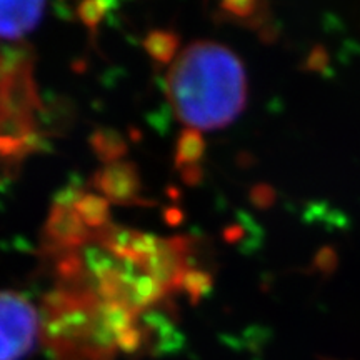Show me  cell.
<instances>
[{
  "label": "cell",
  "mask_w": 360,
  "mask_h": 360,
  "mask_svg": "<svg viewBox=\"0 0 360 360\" xmlns=\"http://www.w3.org/2000/svg\"><path fill=\"white\" fill-rule=\"evenodd\" d=\"M44 236L53 250L69 252L84 247L94 237V232L82 222L74 207L53 204L45 222Z\"/></svg>",
  "instance_id": "5"
},
{
  "label": "cell",
  "mask_w": 360,
  "mask_h": 360,
  "mask_svg": "<svg viewBox=\"0 0 360 360\" xmlns=\"http://www.w3.org/2000/svg\"><path fill=\"white\" fill-rule=\"evenodd\" d=\"M42 339V321L32 304L15 292H0V360L25 359Z\"/></svg>",
  "instance_id": "2"
},
{
  "label": "cell",
  "mask_w": 360,
  "mask_h": 360,
  "mask_svg": "<svg viewBox=\"0 0 360 360\" xmlns=\"http://www.w3.org/2000/svg\"><path fill=\"white\" fill-rule=\"evenodd\" d=\"M260 7H262V4L247 2V0H229V2L220 4V8H222L225 15L236 20L249 22V24H252V22L257 24L260 15H262L259 12Z\"/></svg>",
  "instance_id": "13"
},
{
  "label": "cell",
  "mask_w": 360,
  "mask_h": 360,
  "mask_svg": "<svg viewBox=\"0 0 360 360\" xmlns=\"http://www.w3.org/2000/svg\"><path fill=\"white\" fill-rule=\"evenodd\" d=\"M85 270H87L85 259L79 254L77 250L62 252L60 257L57 259L56 272L57 276L67 283H75L77 281H80Z\"/></svg>",
  "instance_id": "12"
},
{
  "label": "cell",
  "mask_w": 360,
  "mask_h": 360,
  "mask_svg": "<svg viewBox=\"0 0 360 360\" xmlns=\"http://www.w3.org/2000/svg\"><path fill=\"white\" fill-rule=\"evenodd\" d=\"M94 187L102 193L109 202L122 205H147L142 202L141 193L142 182L137 165L132 162L120 160L115 164L103 165L94 175Z\"/></svg>",
  "instance_id": "4"
},
{
  "label": "cell",
  "mask_w": 360,
  "mask_h": 360,
  "mask_svg": "<svg viewBox=\"0 0 360 360\" xmlns=\"http://www.w3.org/2000/svg\"><path fill=\"white\" fill-rule=\"evenodd\" d=\"M187 237H174L159 242V247L147 260L142 272L159 282L165 292L182 289L184 276L187 274Z\"/></svg>",
  "instance_id": "3"
},
{
  "label": "cell",
  "mask_w": 360,
  "mask_h": 360,
  "mask_svg": "<svg viewBox=\"0 0 360 360\" xmlns=\"http://www.w3.org/2000/svg\"><path fill=\"white\" fill-rule=\"evenodd\" d=\"M180 45V37L170 30H152L143 40V47L148 56L159 64H169L175 60Z\"/></svg>",
  "instance_id": "9"
},
{
  "label": "cell",
  "mask_w": 360,
  "mask_h": 360,
  "mask_svg": "<svg viewBox=\"0 0 360 360\" xmlns=\"http://www.w3.org/2000/svg\"><path fill=\"white\" fill-rule=\"evenodd\" d=\"M164 219L169 225H172V227H177L179 224H182L184 214H182V210L177 209V207H169V209L164 210Z\"/></svg>",
  "instance_id": "18"
},
{
  "label": "cell",
  "mask_w": 360,
  "mask_h": 360,
  "mask_svg": "<svg viewBox=\"0 0 360 360\" xmlns=\"http://www.w3.org/2000/svg\"><path fill=\"white\" fill-rule=\"evenodd\" d=\"M202 177H204V170H202L199 164L187 165V167L182 169V180L187 186H199L202 182Z\"/></svg>",
  "instance_id": "16"
},
{
  "label": "cell",
  "mask_w": 360,
  "mask_h": 360,
  "mask_svg": "<svg viewBox=\"0 0 360 360\" xmlns=\"http://www.w3.org/2000/svg\"><path fill=\"white\" fill-rule=\"evenodd\" d=\"M90 147L105 165L120 162V159L127 154V142L117 130L109 127L96 129L89 139Z\"/></svg>",
  "instance_id": "8"
},
{
  "label": "cell",
  "mask_w": 360,
  "mask_h": 360,
  "mask_svg": "<svg viewBox=\"0 0 360 360\" xmlns=\"http://www.w3.org/2000/svg\"><path fill=\"white\" fill-rule=\"evenodd\" d=\"M110 4L102 2V0H94V2H84L77 8L80 20L84 22L85 27H89L90 32H96L98 24H101L105 13L109 12Z\"/></svg>",
  "instance_id": "14"
},
{
  "label": "cell",
  "mask_w": 360,
  "mask_h": 360,
  "mask_svg": "<svg viewBox=\"0 0 360 360\" xmlns=\"http://www.w3.org/2000/svg\"><path fill=\"white\" fill-rule=\"evenodd\" d=\"M250 199L255 205L259 207H267L272 202V191L265 186L254 187L250 192Z\"/></svg>",
  "instance_id": "17"
},
{
  "label": "cell",
  "mask_w": 360,
  "mask_h": 360,
  "mask_svg": "<svg viewBox=\"0 0 360 360\" xmlns=\"http://www.w3.org/2000/svg\"><path fill=\"white\" fill-rule=\"evenodd\" d=\"M205 152V141L202 137L200 130L186 129L180 134L175 148V167L182 169L187 165L197 164Z\"/></svg>",
  "instance_id": "10"
},
{
  "label": "cell",
  "mask_w": 360,
  "mask_h": 360,
  "mask_svg": "<svg viewBox=\"0 0 360 360\" xmlns=\"http://www.w3.org/2000/svg\"><path fill=\"white\" fill-rule=\"evenodd\" d=\"M167 97L187 129L227 127L247 103L244 64L222 44L193 42L169 69Z\"/></svg>",
  "instance_id": "1"
},
{
  "label": "cell",
  "mask_w": 360,
  "mask_h": 360,
  "mask_svg": "<svg viewBox=\"0 0 360 360\" xmlns=\"http://www.w3.org/2000/svg\"><path fill=\"white\" fill-rule=\"evenodd\" d=\"M35 146H37V143H35L34 137L22 141V139L8 137V135H0V157L22 155Z\"/></svg>",
  "instance_id": "15"
},
{
  "label": "cell",
  "mask_w": 360,
  "mask_h": 360,
  "mask_svg": "<svg viewBox=\"0 0 360 360\" xmlns=\"http://www.w3.org/2000/svg\"><path fill=\"white\" fill-rule=\"evenodd\" d=\"M74 210L90 231H103L110 220V202L97 193H82Z\"/></svg>",
  "instance_id": "7"
},
{
  "label": "cell",
  "mask_w": 360,
  "mask_h": 360,
  "mask_svg": "<svg viewBox=\"0 0 360 360\" xmlns=\"http://www.w3.org/2000/svg\"><path fill=\"white\" fill-rule=\"evenodd\" d=\"M44 12V2H0V39L17 40L32 32Z\"/></svg>",
  "instance_id": "6"
},
{
  "label": "cell",
  "mask_w": 360,
  "mask_h": 360,
  "mask_svg": "<svg viewBox=\"0 0 360 360\" xmlns=\"http://www.w3.org/2000/svg\"><path fill=\"white\" fill-rule=\"evenodd\" d=\"M212 287L214 278L209 272H204V270L188 269L186 276H184L182 289L187 292L188 297H191L193 305L199 304L200 300L212 290Z\"/></svg>",
  "instance_id": "11"
}]
</instances>
